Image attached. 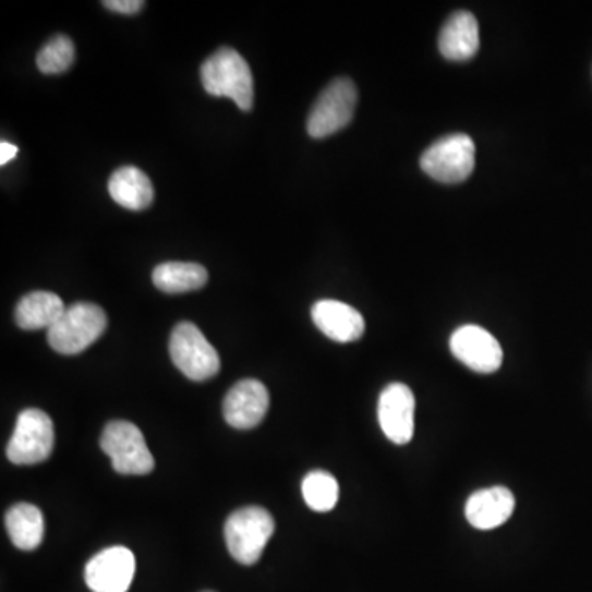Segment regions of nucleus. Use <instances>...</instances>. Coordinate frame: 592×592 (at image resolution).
<instances>
[{
    "instance_id": "15",
    "label": "nucleus",
    "mask_w": 592,
    "mask_h": 592,
    "mask_svg": "<svg viewBox=\"0 0 592 592\" xmlns=\"http://www.w3.org/2000/svg\"><path fill=\"white\" fill-rule=\"evenodd\" d=\"M479 38L478 19L471 12H456L446 21L439 34L438 47L443 57L451 61H468L478 53Z\"/></svg>"
},
{
    "instance_id": "2",
    "label": "nucleus",
    "mask_w": 592,
    "mask_h": 592,
    "mask_svg": "<svg viewBox=\"0 0 592 592\" xmlns=\"http://www.w3.org/2000/svg\"><path fill=\"white\" fill-rule=\"evenodd\" d=\"M108 316L94 303H74L48 329V342L64 355L80 354L105 335Z\"/></svg>"
},
{
    "instance_id": "17",
    "label": "nucleus",
    "mask_w": 592,
    "mask_h": 592,
    "mask_svg": "<svg viewBox=\"0 0 592 592\" xmlns=\"http://www.w3.org/2000/svg\"><path fill=\"white\" fill-rule=\"evenodd\" d=\"M67 312L63 300L50 291L25 294L15 310V322L22 329H50Z\"/></svg>"
},
{
    "instance_id": "1",
    "label": "nucleus",
    "mask_w": 592,
    "mask_h": 592,
    "mask_svg": "<svg viewBox=\"0 0 592 592\" xmlns=\"http://www.w3.org/2000/svg\"><path fill=\"white\" fill-rule=\"evenodd\" d=\"M202 83L206 93L232 99L241 111H251L254 106L251 67L234 48H219L203 63Z\"/></svg>"
},
{
    "instance_id": "7",
    "label": "nucleus",
    "mask_w": 592,
    "mask_h": 592,
    "mask_svg": "<svg viewBox=\"0 0 592 592\" xmlns=\"http://www.w3.org/2000/svg\"><path fill=\"white\" fill-rule=\"evenodd\" d=\"M101 448L119 474L144 475L154 471V456L134 423L122 420L109 423L102 432Z\"/></svg>"
},
{
    "instance_id": "18",
    "label": "nucleus",
    "mask_w": 592,
    "mask_h": 592,
    "mask_svg": "<svg viewBox=\"0 0 592 592\" xmlns=\"http://www.w3.org/2000/svg\"><path fill=\"white\" fill-rule=\"evenodd\" d=\"M152 280L164 293H188L208 283V270L194 262H167L155 268Z\"/></svg>"
},
{
    "instance_id": "5",
    "label": "nucleus",
    "mask_w": 592,
    "mask_h": 592,
    "mask_svg": "<svg viewBox=\"0 0 592 592\" xmlns=\"http://www.w3.org/2000/svg\"><path fill=\"white\" fill-rule=\"evenodd\" d=\"M475 165V145L466 134L446 135L426 148L420 167L439 183L455 184L468 180Z\"/></svg>"
},
{
    "instance_id": "24",
    "label": "nucleus",
    "mask_w": 592,
    "mask_h": 592,
    "mask_svg": "<svg viewBox=\"0 0 592 592\" xmlns=\"http://www.w3.org/2000/svg\"><path fill=\"white\" fill-rule=\"evenodd\" d=\"M206 592H212V591H206Z\"/></svg>"
},
{
    "instance_id": "14",
    "label": "nucleus",
    "mask_w": 592,
    "mask_h": 592,
    "mask_svg": "<svg viewBox=\"0 0 592 592\" xmlns=\"http://www.w3.org/2000/svg\"><path fill=\"white\" fill-rule=\"evenodd\" d=\"M312 318L316 328L336 342L358 341L365 331V322L361 313L336 300H322L315 303Z\"/></svg>"
},
{
    "instance_id": "16",
    "label": "nucleus",
    "mask_w": 592,
    "mask_h": 592,
    "mask_svg": "<svg viewBox=\"0 0 592 592\" xmlns=\"http://www.w3.org/2000/svg\"><path fill=\"white\" fill-rule=\"evenodd\" d=\"M109 194L122 208L142 212L154 203V184L141 168L125 165L109 178Z\"/></svg>"
},
{
    "instance_id": "9",
    "label": "nucleus",
    "mask_w": 592,
    "mask_h": 592,
    "mask_svg": "<svg viewBox=\"0 0 592 592\" xmlns=\"http://www.w3.org/2000/svg\"><path fill=\"white\" fill-rule=\"evenodd\" d=\"M449 348L458 361L478 374H494L503 365L499 341L481 326L466 325L456 329Z\"/></svg>"
},
{
    "instance_id": "12",
    "label": "nucleus",
    "mask_w": 592,
    "mask_h": 592,
    "mask_svg": "<svg viewBox=\"0 0 592 592\" xmlns=\"http://www.w3.org/2000/svg\"><path fill=\"white\" fill-rule=\"evenodd\" d=\"M270 397L262 382L245 378L228 391L225 399V419L232 428L251 430L261 425L267 415Z\"/></svg>"
},
{
    "instance_id": "22",
    "label": "nucleus",
    "mask_w": 592,
    "mask_h": 592,
    "mask_svg": "<svg viewBox=\"0 0 592 592\" xmlns=\"http://www.w3.org/2000/svg\"><path fill=\"white\" fill-rule=\"evenodd\" d=\"M102 5L109 11L118 12V14L134 15L144 9L145 2L144 0H106Z\"/></svg>"
},
{
    "instance_id": "23",
    "label": "nucleus",
    "mask_w": 592,
    "mask_h": 592,
    "mask_svg": "<svg viewBox=\"0 0 592 592\" xmlns=\"http://www.w3.org/2000/svg\"><path fill=\"white\" fill-rule=\"evenodd\" d=\"M19 148L15 147L14 144H11V142H2L0 144V165L2 167H5V165L9 164V161L14 160L15 157H17Z\"/></svg>"
},
{
    "instance_id": "19",
    "label": "nucleus",
    "mask_w": 592,
    "mask_h": 592,
    "mask_svg": "<svg viewBox=\"0 0 592 592\" xmlns=\"http://www.w3.org/2000/svg\"><path fill=\"white\" fill-rule=\"evenodd\" d=\"M5 529L19 549L31 552L44 542V514L32 504H17L5 516Z\"/></svg>"
},
{
    "instance_id": "21",
    "label": "nucleus",
    "mask_w": 592,
    "mask_h": 592,
    "mask_svg": "<svg viewBox=\"0 0 592 592\" xmlns=\"http://www.w3.org/2000/svg\"><path fill=\"white\" fill-rule=\"evenodd\" d=\"M74 44L70 37L60 34L44 45L37 55L38 70L44 74H61L74 63Z\"/></svg>"
},
{
    "instance_id": "11",
    "label": "nucleus",
    "mask_w": 592,
    "mask_h": 592,
    "mask_svg": "<svg viewBox=\"0 0 592 592\" xmlns=\"http://www.w3.org/2000/svg\"><path fill=\"white\" fill-rule=\"evenodd\" d=\"M378 423L395 445H407L415 432V397L406 384H390L378 400Z\"/></svg>"
},
{
    "instance_id": "10",
    "label": "nucleus",
    "mask_w": 592,
    "mask_h": 592,
    "mask_svg": "<svg viewBox=\"0 0 592 592\" xmlns=\"http://www.w3.org/2000/svg\"><path fill=\"white\" fill-rule=\"evenodd\" d=\"M135 575V556L125 546H111L97 553L84 569L93 592H128Z\"/></svg>"
},
{
    "instance_id": "6",
    "label": "nucleus",
    "mask_w": 592,
    "mask_h": 592,
    "mask_svg": "<svg viewBox=\"0 0 592 592\" xmlns=\"http://www.w3.org/2000/svg\"><path fill=\"white\" fill-rule=\"evenodd\" d=\"M358 89L349 77H338L319 94L310 111L306 131L313 138H326L345 129L354 118Z\"/></svg>"
},
{
    "instance_id": "13",
    "label": "nucleus",
    "mask_w": 592,
    "mask_h": 592,
    "mask_svg": "<svg viewBox=\"0 0 592 592\" xmlns=\"http://www.w3.org/2000/svg\"><path fill=\"white\" fill-rule=\"evenodd\" d=\"M516 509V497L503 485L474 492L466 503V519L478 530H494L504 525Z\"/></svg>"
},
{
    "instance_id": "20",
    "label": "nucleus",
    "mask_w": 592,
    "mask_h": 592,
    "mask_svg": "<svg viewBox=\"0 0 592 592\" xmlns=\"http://www.w3.org/2000/svg\"><path fill=\"white\" fill-rule=\"evenodd\" d=\"M303 499L315 512H329L339 500V484L335 475L326 471H313L303 479Z\"/></svg>"
},
{
    "instance_id": "4",
    "label": "nucleus",
    "mask_w": 592,
    "mask_h": 592,
    "mask_svg": "<svg viewBox=\"0 0 592 592\" xmlns=\"http://www.w3.org/2000/svg\"><path fill=\"white\" fill-rule=\"evenodd\" d=\"M170 355L173 364L191 380H208L221 369L218 351L193 323L183 322L174 326L170 336Z\"/></svg>"
},
{
    "instance_id": "3",
    "label": "nucleus",
    "mask_w": 592,
    "mask_h": 592,
    "mask_svg": "<svg viewBox=\"0 0 592 592\" xmlns=\"http://www.w3.org/2000/svg\"><path fill=\"white\" fill-rule=\"evenodd\" d=\"M275 532L274 517L262 507L235 510L225 527L226 545L235 561L254 565Z\"/></svg>"
},
{
    "instance_id": "8",
    "label": "nucleus",
    "mask_w": 592,
    "mask_h": 592,
    "mask_svg": "<svg viewBox=\"0 0 592 592\" xmlns=\"http://www.w3.org/2000/svg\"><path fill=\"white\" fill-rule=\"evenodd\" d=\"M53 446L55 428L50 416L41 410H24L9 442L8 458L19 466L38 464L50 458Z\"/></svg>"
}]
</instances>
